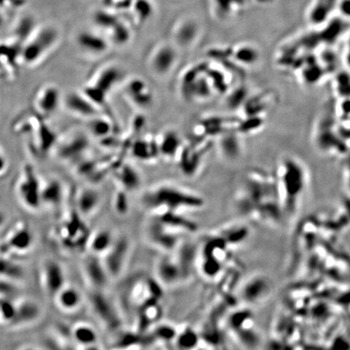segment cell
Segmentation results:
<instances>
[{"instance_id": "cell-1", "label": "cell", "mask_w": 350, "mask_h": 350, "mask_svg": "<svg viewBox=\"0 0 350 350\" xmlns=\"http://www.w3.org/2000/svg\"><path fill=\"white\" fill-rule=\"evenodd\" d=\"M140 202L150 213L173 211L177 213L195 210L203 206V199L190 191L173 183H159L147 189Z\"/></svg>"}, {"instance_id": "cell-2", "label": "cell", "mask_w": 350, "mask_h": 350, "mask_svg": "<svg viewBox=\"0 0 350 350\" xmlns=\"http://www.w3.org/2000/svg\"><path fill=\"white\" fill-rule=\"evenodd\" d=\"M277 188L282 210L292 213L307 187V173L299 160L286 158L278 167Z\"/></svg>"}, {"instance_id": "cell-3", "label": "cell", "mask_w": 350, "mask_h": 350, "mask_svg": "<svg viewBox=\"0 0 350 350\" xmlns=\"http://www.w3.org/2000/svg\"><path fill=\"white\" fill-rule=\"evenodd\" d=\"M91 231L84 218L75 208L66 213L55 229V238L63 249L67 252H82L87 249Z\"/></svg>"}, {"instance_id": "cell-4", "label": "cell", "mask_w": 350, "mask_h": 350, "mask_svg": "<svg viewBox=\"0 0 350 350\" xmlns=\"http://www.w3.org/2000/svg\"><path fill=\"white\" fill-rule=\"evenodd\" d=\"M60 39V32L54 26H45L35 30L21 46V63L29 66L40 64L57 47Z\"/></svg>"}, {"instance_id": "cell-5", "label": "cell", "mask_w": 350, "mask_h": 350, "mask_svg": "<svg viewBox=\"0 0 350 350\" xmlns=\"http://www.w3.org/2000/svg\"><path fill=\"white\" fill-rule=\"evenodd\" d=\"M123 76L121 69L117 65H103L92 75L87 85L83 89V94L103 110L107 105L109 94L121 82Z\"/></svg>"}, {"instance_id": "cell-6", "label": "cell", "mask_w": 350, "mask_h": 350, "mask_svg": "<svg viewBox=\"0 0 350 350\" xmlns=\"http://www.w3.org/2000/svg\"><path fill=\"white\" fill-rule=\"evenodd\" d=\"M90 309L99 322L110 331H118L123 319L115 302L105 293V289L91 288L87 296Z\"/></svg>"}, {"instance_id": "cell-7", "label": "cell", "mask_w": 350, "mask_h": 350, "mask_svg": "<svg viewBox=\"0 0 350 350\" xmlns=\"http://www.w3.org/2000/svg\"><path fill=\"white\" fill-rule=\"evenodd\" d=\"M41 179L32 165H26L16 183V196L28 210L35 212L41 207Z\"/></svg>"}, {"instance_id": "cell-8", "label": "cell", "mask_w": 350, "mask_h": 350, "mask_svg": "<svg viewBox=\"0 0 350 350\" xmlns=\"http://www.w3.org/2000/svg\"><path fill=\"white\" fill-rule=\"evenodd\" d=\"M131 241L127 235L115 236L112 245L101 257L110 280L121 277L130 259Z\"/></svg>"}, {"instance_id": "cell-9", "label": "cell", "mask_w": 350, "mask_h": 350, "mask_svg": "<svg viewBox=\"0 0 350 350\" xmlns=\"http://www.w3.org/2000/svg\"><path fill=\"white\" fill-rule=\"evenodd\" d=\"M174 44L161 42L152 47L146 57L149 71L157 77H165L171 73L178 63V52Z\"/></svg>"}, {"instance_id": "cell-10", "label": "cell", "mask_w": 350, "mask_h": 350, "mask_svg": "<svg viewBox=\"0 0 350 350\" xmlns=\"http://www.w3.org/2000/svg\"><path fill=\"white\" fill-rule=\"evenodd\" d=\"M34 237L32 229L25 222L15 224L0 245V254L11 257L26 254L32 249Z\"/></svg>"}, {"instance_id": "cell-11", "label": "cell", "mask_w": 350, "mask_h": 350, "mask_svg": "<svg viewBox=\"0 0 350 350\" xmlns=\"http://www.w3.org/2000/svg\"><path fill=\"white\" fill-rule=\"evenodd\" d=\"M144 235L147 242L165 253H172L181 243V233L165 226L152 218L147 223Z\"/></svg>"}, {"instance_id": "cell-12", "label": "cell", "mask_w": 350, "mask_h": 350, "mask_svg": "<svg viewBox=\"0 0 350 350\" xmlns=\"http://www.w3.org/2000/svg\"><path fill=\"white\" fill-rule=\"evenodd\" d=\"M40 278L44 292L52 298L66 284L64 268L52 258H46L41 262Z\"/></svg>"}, {"instance_id": "cell-13", "label": "cell", "mask_w": 350, "mask_h": 350, "mask_svg": "<svg viewBox=\"0 0 350 350\" xmlns=\"http://www.w3.org/2000/svg\"><path fill=\"white\" fill-rule=\"evenodd\" d=\"M62 102L60 89L53 84H46L35 93L32 109L39 116L46 120L56 113Z\"/></svg>"}, {"instance_id": "cell-14", "label": "cell", "mask_w": 350, "mask_h": 350, "mask_svg": "<svg viewBox=\"0 0 350 350\" xmlns=\"http://www.w3.org/2000/svg\"><path fill=\"white\" fill-rule=\"evenodd\" d=\"M124 94L130 104L140 110H147L154 103V93L150 85L139 76L130 77L124 82Z\"/></svg>"}, {"instance_id": "cell-15", "label": "cell", "mask_w": 350, "mask_h": 350, "mask_svg": "<svg viewBox=\"0 0 350 350\" xmlns=\"http://www.w3.org/2000/svg\"><path fill=\"white\" fill-rule=\"evenodd\" d=\"M81 269L90 288L94 289H105L106 288L110 278L101 256L89 252L83 258Z\"/></svg>"}, {"instance_id": "cell-16", "label": "cell", "mask_w": 350, "mask_h": 350, "mask_svg": "<svg viewBox=\"0 0 350 350\" xmlns=\"http://www.w3.org/2000/svg\"><path fill=\"white\" fill-rule=\"evenodd\" d=\"M90 146V138L88 135L85 133L76 131L60 141L58 154L63 160H80L87 154Z\"/></svg>"}, {"instance_id": "cell-17", "label": "cell", "mask_w": 350, "mask_h": 350, "mask_svg": "<svg viewBox=\"0 0 350 350\" xmlns=\"http://www.w3.org/2000/svg\"><path fill=\"white\" fill-rule=\"evenodd\" d=\"M155 277L158 282L165 286H174L184 280L181 267L174 255L165 253L157 261Z\"/></svg>"}, {"instance_id": "cell-18", "label": "cell", "mask_w": 350, "mask_h": 350, "mask_svg": "<svg viewBox=\"0 0 350 350\" xmlns=\"http://www.w3.org/2000/svg\"><path fill=\"white\" fill-rule=\"evenodd\" d=\"M254 317L247 311H238L229 316V326L243 345L254 346L256 337L254 333Z\"/></svg>"}, {"instance_id": "cell-19", "label": "cell", "mask_w": 350, "mask_h": 350, "mask_svg": "<svg viewBox=\"0 0 350 350\" xmlns=\"http://www.w3.org/2000/svg\"><path fill=\"white\" fill-rule=\"evenodd\" d=\"M63 102L69 112L84 119H94L102 114L101 108L85 96L82 91L71 92L66 95Z\"/></svg>"}, {"instance_id": "cell-20", "label": "cell", "mask_w": 350, "mask_h": 350, "mask_svg": "<svg viewBox=\"0 0 350 350\" xmlns=\"http://www.w3.org/2000/svg\"><path fill=\"white\" fill-rule=\"evenodd\" d=\"M77 46L84 54L89 56H101L110 51L111 43L103 35L93 31H82L76 38Z\"/></svg>"}, {"instance_id": "cell-21", "label": "cell", "mask_w": 350, "mask_h": 350, "mask_svg": "<svg viewBox=\"0 0 350 350\" xmlns=\"http://www.w3.org/2000/svg\"><path fill=\"white\" fill-rule=\"evenodd\" d=\"M200 33V27L195 20L183 19L174 26L172 30V38L176 47L188 48L195 43Z\"/></svg>"}, {"instance_id": "cell-22", "label": "cell", "mask_w": 350, "mask_h": 350, "mask_svg": "<svg viewBox=\"0 0 350 350\" xmlns=\"http://www.w3.org/2000/svg\"><path fill=\"white\" fill-rule=\"evenodd\" d=\"M74 205L78 213L83 218H88L96 213L101 204V194L97 189L81 188L74 196Z\"/></svg>"}, {"instance_id": "cell-23", "label": "cell", "mask_w": 350, "mask_h": 350, "mask_svg": "<svg viewBox=\"0 0 350 350\" xmlns=\"http://www.w3.org/2000/svg\"><path fill=\"white\" fill-rule=\"evenodd\" d=\"M112 176L120 189L127 192L137 190L141 184V176L135 166L127 162L117 164L112 169Z\"/></svg>"}, {"instance_id": "cell-24", "label": "cell", "mask_w": 350, "mask_h": 350, "mask_svg": "<svg viewBox=\"0 0 350 350\" xmlns=\"http://www.w3.org/2000/svg\"><path fill=\"white\" fill-rule=\"evenodd\" d=\"M151 214L152 218L155 220L181 234L191 233L196 229L195 223L186 218L183 213L165 210L158 211Z\"/></svg>"}, {"instance_id": "cell-25", "label": "cell", "mask_w": 350, "mask_h": 350, "mask_svg": "<svg viewBox=\"0 0 350 350\" xmlns=\"http://www.w3.org/2000/svg\"><path fill=\"white\" fill-rule=\"evenodd\" d=\"M65 188L62 182L57 178H48L41 183V206L56 208L62 204L64 199Z\"/></svg>"}, {"instance_id": "cell-26", "label": "cell", "mask_w": 350, "mask_h": 350, "mask_svg": "<svg viewBox=\"0 0 350 350\" xmlns=\"http://www.w3.org/2000/svg\"><path fill=\"white\" fill-rule=\"evenodd\" d=\"M70 336L78 348L82 350H96L99 349L98 334L91 324L87 323H78L70 331Z\"/></svg>"}, {"instance_id": "cell-27", "label": "cell", "mask_w": 350, "mask_h": 350, "mask_svg": "<svg viewBox=\"0 0 350 350\" xmlns=\"http://www.w3.org/2000/svg\"><path fill=\"white\" fill-rule=\"evenodd\" d=\"M60 311L71 313L77 311L82 304L83 297L80 290L73 286L65 285L53 298Z\"/></svg>"}, {"instance_id": "cell-28", "label": "cell", "mask_w": 350, "mask_h": 350, "mask_svg": "<svg viewBox=\"0 0 350 350\" xmlns=\"http://www.w3.org/2000/svg\"><path fill=\"white\" fill-rule=\"evenodd\" d=\"M155 138L159 156L166 160H175L183 145L179 135L174 130H168Z\"/></svg>"}, {"instance_id": "cell-29", "label": "cell", "mask_w": 350, "mask_h": 350, "mask_svg": "<svg viewBox=\"0 0 350 350\" xmlns=\"http://www.w3.org/2000/svg\"><path fill=\"white\" fill-rule=\"evenodd\" d=\"M41 307L32 299H22L16 302V316L12 326H25L38 320L41 316Z\"/></svg>"}, {"instance_id": "cell-30", "label": "cell", "mask_w": 350, "mask_h": 350, "mask_svg": "<svg viewBox=\"0 0 350 350\" xmlns=\"http://www.w3.org/2000/svg\"><path fill=\"white\" fill-rule=\"evenodd\" d=\"M339 0H313L307 12V19L314 26H322L337 8Z\"/></svg>"}, {"instance_id": "cell-31", "label": "cell", "mask_w": 350, "mask_h": 350, "mask_svg": "<svg viewBox=\"0 0 350 350\" xmlns=\"http://www.w3.org/2000/svg\"><path fill=\"white\" fill-rule=\"evenodd\" d=\"M155 343L149 332L141 333L137 331L122 333L114 343V348L118 350L127 349H140L149 347Z\"/></svg>"}, {"instance_id": "cell-32", "label": "cell", "mask_w": 350, "mask_h": 350, "mask_svg": "<svg viewBox=\"0 0 350 350\" xmlns=\"http://www.w3.org/2000/svg\"><path fill=\"white\" fill-rule=\"evenodd\" d=\"M269 291L268 282L260 277H254L250 280L243 286V299L250 303H258L265 299Z\"/></svg>"}, {"instance_id": "cell-33", "label": "cell", "mask_w": 350, "mask_h": 350, "mask_svg": "<svg viewBox=\"0 0 350 350\" xmlns=\"http://www.w3.org/2000/svg\"><path fill=\"white\" fill-rule=\"evenodd\" d=\"M115 235L108 229H100L91 233L87 244V251L92 254L102 256L115 240Z\"/></svg>"}, {"instance_id": "cell-34", "label": "cell", "mask_w": 350, "mask_h": 350, "mask_svg": "<svg viewBox=\"0 0 350 350\" xmlns=\"http://www.w3.org/2000/svg\"><path fill=\"white\" fill-rule=\"evenodd\" d=\"M130 151L133 158L144 162H150L160 157L156 138L154 140L143 139L136 140L131 145Z\"/></svg>"}, {"instance_id": "cell-35", "label": "cell", "mask_w": 350, "mask_h": 350, "mask_svg": "<svg viewBox=\"0 0 350 350\" xmlns=\"http://www.w3.org/2000/svg\"><path fill=\"white\" fill-rule=\"evenodd\" d=\"M247 0H211L216 14L220 17H229L245 7Z\"/></svg>"}, {"instance_id": "cell-36", "label": "cell", "mask_w": 350, "mask_h": 350, "mask_svg": "<svg viewBox=\"0 0 350 350\" xmlns=\"http://www.w3.org/2000/svg\"><path fill=\"white\" fill-rule=\"evenodd\" d=\"M149 333L151 334L155 343H173L176 338L178 329L173 325L158 322L149 330Z\"/></svg>"}, {"instance_id": "cell-37", "label": "cell", "mask_w": 350, "mask_h": 350, "mask_svg": "<svg viewBox=\"0 0 350 350\" xmlns=\"http://www.w3.org/2000/svg\"><path fill=\"white\" fill-rule=\"evenodd\" d=\"M23 269L11 257H0V277L2 280H18L23 277Z\"/></svg>"}, {"instance_id": "cell-38", "label": "cell", "mask_w": 350, "mask_h": 350, "mask_svg": "<svg viewBox=\"0 0 350 350\" xmlns=\"http://www.w3.org/2000/svg\"><path fill=\"white\" fill-rule=\"evenodd\" d=\"M90 120V130L93 135L102 139L110 137V135L112 134V130L114 128V124L110 119L100 115Z\"/></svg>"}, {"instance_id": "cell-39", "label": "cell", "mask_w": 350, "mask_h": 350, "mask_svg": "<svg viewBox=\"0 0 350 350\" xmlns=\"http://www.w3.org/2000/svg\"><path fill=\"white\" fill-rule=\"evenodd\" d=\"M130 36L131 33L130 28L119 21L109 30V37L107 38L111 44L115 43L119 46H123L130 41Z\"/></svg>"}, {"instance_id": "cell-40", "label": "cell", "mask_w": 350, "mask_h": 350, "mask_svg": "<svg viewBox=\"0 0 350 350\" xmlns=\"http://www.w3.org/2000/svg\"><path fill=\"white\" fill-rule=\"evenodd\" d=\"M199 336L190 328H184L180 332L178 331L174 345L179 349H193L198 345Z\"/></svg>"}, {"instance_id": "cell-41", "label": "cell", "mask_w": 350, "mask_h": 350, "mask_svg": "<svg viewBox=\"0 0 350 350\" xmlns=\"http://www.w3.org/2000/svg\"><path fill=\"white\" fill-rule=\"evenodd\" d=\"M233 55L238 62L247 65L253 64L259 57L256 50L250 45H241Z\"/></svg>"}, {"instance_id": "cell-42", "label": "cell", "mask_w": 350, "mask_h": 350, "mask_svg": "<svg viewBox=\"0 0 350 350\" xmlns=\"http://www.w3.org/2000/svg\"><path fill=\"white\" fill-rule=\"evenodd\" d=\"M16 302L8 296L0 298V320L12 325L16 316Z\"/></svg>"}, {"instance_id": "cell-43", "label": "cell", "mask_w": 350, "mask_h": 350, "mask_svg": "<svg viewBox=\"0 0 350 350\" xmlns=\"http://www.w3.org/2000/svg\"><path fill=\"white\" fill-rule=\"evenodd\" d=\"M127 191L119 188L113 198V207L119 215L127 214L130 210V199Z\"/></svg>"}, {"instance_id": "cell-44", "label": "cell", "mask_w": 350, "mask_h": 350, "mask_svg": "<svg viewBox=\"0 0 350 350\" xmlns=\"http://www.w3.org/2000/svg\"><path fill=\"white\" fill-rule=\"evenodd\" d=\"M119 20L115 15L110 12L99 11L94 16V22L101 30H109L115 26Z\"/></svg>"}, {"instance_id": "cell-45", "label": "cell", "mask_w": 350, "mask_h": 350, "mask_svg": "<svg viewBox=\"0 0 350 350\" xmlns=\"http://www.w3.org/2000/svg\"><path fill=\"white\" fill-rule=\"evenodd\" d=\"M135 12L137 14L138 17L140 19V21H144L148 17L151 16L153 12V7L151 3L147 2L146 0H142L140 2H138L135 4Z\"/></svg>"}, {"instance_id": "cell-46", "label": "cell", "mask_w": 350, "mask_h": 350, "mask_svg": "<svg viewBox=\"0 0 350 350\" xmlns=\"http://www.w3.org/2000/svg\"><path fill=\"white\" fill-rule=\"evenodd\" d=\"M7 169V158L0 149V176L5 174Z\"/></svg>"}]
</instances>
